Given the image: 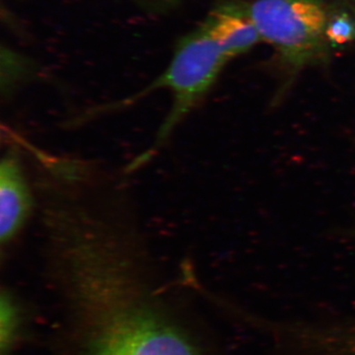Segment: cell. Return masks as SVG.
Masks as SVG:
<instances>
[{
	"label": "cell",
	"instance_id": "4",
	"mask_svg": "<svg viewBox=\"0 0 355 355\" xmlns=\"http://www.w3.org/2000/svg\"><path fill=\"white\" fill-rule=\"evenodd\" d=\"M36 205L19 148H7L0 163V244H13L31 218Z\"/></svg>",
	"mask_w": 355,
	"mask_h": 355
},
{
	"label": "cell",
	"instance_id": "5",
	"mask_svg": "<svg viewBox=\"0 0 355 355\" xmlns=\"http://www.w3.org/2000/svg\"><path fill=\"white\" fill-rule=\"evenodd\" d=\"M292 340L294 355H355V316L301 320Z\"/></svg>",
	"mask_w": 355,
	"mask_h": 355
},
{
	"label": "cell",
	"instance_id": "7",
	"mask_svg": "<svg viewBox=\"0 0 355 355\" xmlns=\"http://www.w3.org/2000/svg\"><path fill=\"white\" fill-rule=\"evenodd\" d=\"M141 6L149 7V8H167L168 6L174 3L175 0H135Z\"/></svg>",
	"mask_w": 355,
	"mask_h": 355
},
{
	"label": "cell",
	"instance_id": "6",
	"mask_svg": "<svg viewBox=\"0 0 355 355\" xmlns=\"http://www.w3.org/2000/svg\"><path fill=\"white\" fill-rule=\"evenodd\" d=\"M205 23L230 60L247 53L263 42L260 33L245 8L229 6L221 7L214 11Z\"/></svg>",
	"mask_w": 355,
	"mask_h": 355
},
{
	"label": "cell",
	"instance_id": "2",
	"mask_svg": "<svg viewBox=\"0 0 355 355\" xmlns=\"http://www.w3.org/2000/svg\"><path fill=\"white\" fill-rule=\"evenodd\" d=\"M230 58L210 33L207 23L184 37L165 71L148 87L116 105L125 107L153 91L165 89L172 97L171 107L156 133L153 144L128 166L132 172L146 165L166 146L173 133L198 106L212 87Z\"/></svg>",
	"mask_w": 355,
	"mask_h": 355
},
{
	"label": "cell",
	"instance_id": "1",
	"mask_svg": "<svg viewBox=\"0 0 355 355\" xmlns=\"http://www.w3.org/2000/svg\"><path fill=\"white\" fill-rule=\"evenodd\" d=\"M67 318L65 355H216L159 279L139 225L67 224L44 250Z\"/></svg>",
	"mask_w": 355,
	"mask_h": 355
},
{
	"label": "cell",
	"instance_id": "3",
	"mask_svg": "<svg viewBox=\"0 0 355 355\" xmlns=\"http://www.w3.org/2000/svg\"><path fill=\"white\" fill-rule=\"evenodd\" d=\"M245 11L263 42L293 69H302L326 51L331 21L322 0H256Z\"/></svg>",
	"mask_w": 355,
	"mask_h": 355
}]
</instances>
